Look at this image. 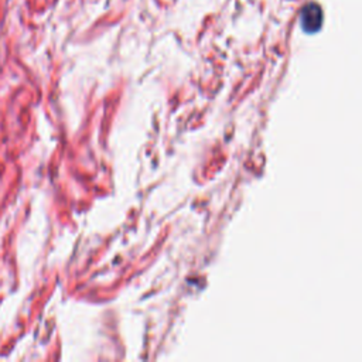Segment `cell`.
Listing matches in <instances>:
<instances>
[{"label": "cell", "instance_id": "6da1fadb", "mask_svg": "<svg viewBox=\"0 0 362 362\" xmlns=\"http://www.w3.org/2000/svg\"><path fill=\"white\" fill-rule=\"evenodd\" d=\"M300 21L301 27H303L304 31H307V33H315V31H318L323 23V12L320 6L315 5V3L307 5V6L303 9V12H301Z\"/></svg>", "mask_w": 362, "mask_h": 362}]
</instances>
